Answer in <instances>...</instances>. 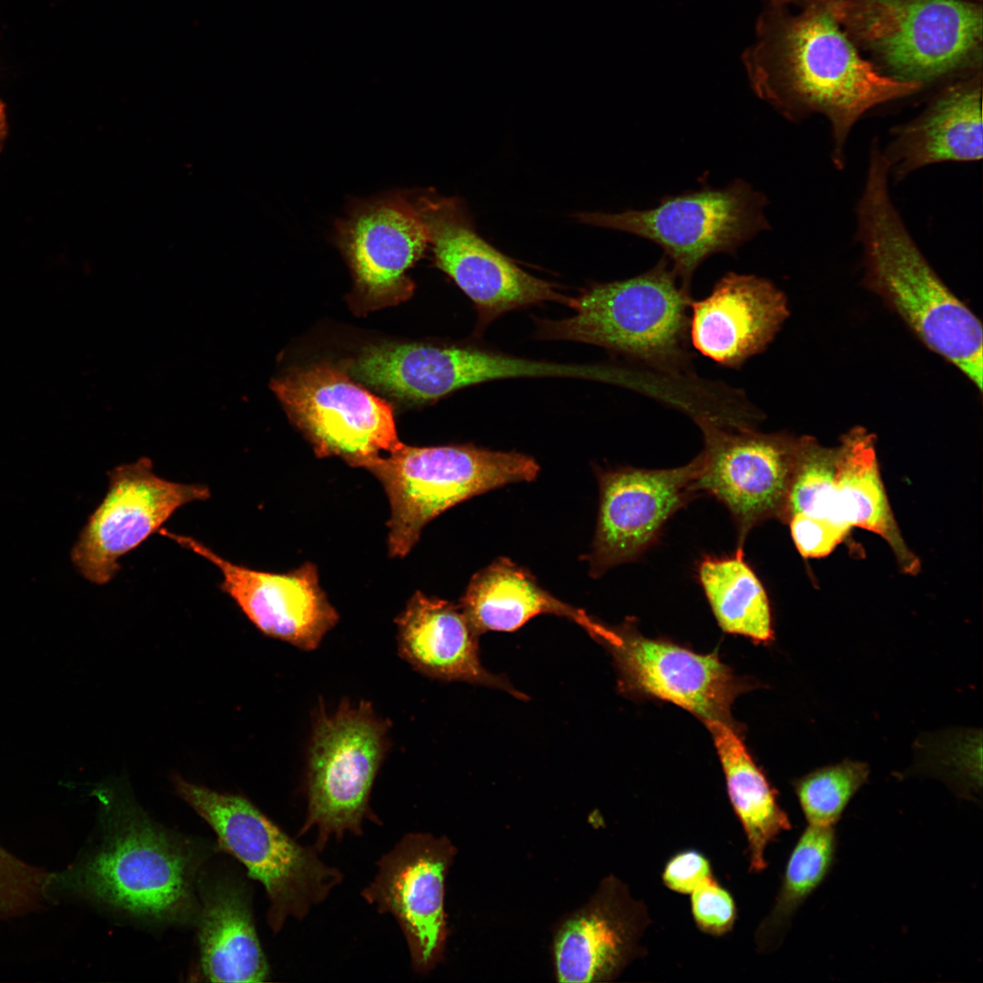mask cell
Masks as SVG:
<instances>
[{
  "label": "cell",
  "instance_id": "obj_26",
  "mask_svg": "<svg viewBox=\"0 0 983 983\" xmlns=\"http://www.w3.org/2000/svg\"><path fill=\"white\" fill-rule=\"evenodd\" d=\"M827 519L849 529L860 527L880 535L894 551L905 573L919 563L907 547L880 477L874 438L857 429L836 449V471Z\"/></svg>",
  "mask_w": 983,
  "mask_h": 983
},
{
  "label": "cell",
  "instance_id": "obj_32",
  "mask_svg": "<svg viewBox=\"0 0 983 983\" xmlns=\"http://www.w3.org/2000/svg\"><path fill=\"white\" fill-rule=\"evenodd\" d=\"M51 874L16 858L0 846V919L37 910L47 898Z\"/></svg>",
  "mask_w": 983,
  "mask_h": 983
},
{
  "label": "cell",
  "instance_id": "obj_10",
  "mask_svg": "<svg viewBox=\"0 0 983 983\" xmlns=\"http://www.w3.org/2000/svg\"><path fill=\"white\" fill-rule=\"evenodd\" d=\"M272 389L319 457L339 456L361 467L402 445L391 406L336 368L292 371Z\"/></svg>",
  "mask_w": 983,
  "mask_h": 983
},
{
  "label": "cell",
  "instance_id": "obj_13",
  "mask_svg": "<svg viewBox=\"0 0 983 983\" xmlns=\"http://www.w3.org/2000/svg\"><path fill=\"white\" fill-rule=\"evenodd\" d=\"M416 200L428 229L434 263L473 302L478 332L515 309L543 301L569 305L570 297L527 273L480 237L460 199L428 193Z\"/></svg>",
  "mask_w": 983,
  "mask_h": 983
},
{
  "label": "cell",
  "instance_id": "obj_9",
  "mask_svg": "<svg viewBox=\"0 0 983 983\" xmlns=\"http://www.w3.org/2000/svg\"><path fill=\"white\" fill-rule=\"evenodd\" d=\"M388 722L370 704L343 701L331 713L319 711L309 751L308 808L299 835L317 830L320 850L330 837L362 833L376 818L370 791L388 748Z\"/></svg>",
  "mask_w": 983,
  "mask_h": 983
},
{
  "label": "cell",
  "instance_id": "obj_11",
  "mask_svg": "<svg viewBox=\"0 0 983 983\" xmlns=\"http://www.w3.org/2000/svg\"><path fill=\"white\" fill-rule=\"evenodd\" d=\"M209 497L204 484L157 476L147 457L115 467L106 496L73 546L72 562L90 583H107L120 570V558L158 532L178 508Z\"/></svg>",
  "mask_w": 983,
  "mask_h": 983
},
{
  "label": "cell",
  "instance_id": "obj_19",
  "mask_svg": "<svg viewBox=\"0 0 983 983\" xmlns=\"http://www.w3.org/2000/svg\"><path fill=\"white\" fill-rule=\"evenodd\" d=\"M521 377L603 380L604 367L535 361L471 347L424 343L388 344L378 362L382 390L410 402L432 401L464 387Z\"/></svg>",
  "mask_w": 983,
  "mask_h": 983
},
{
  "label": "cell",
  "instance_id": "obj_18",
  "mask_svg": "<svg viewBox=\"0 0 983 983\" xmlns=\"http://www.w3.org/2000/svg\"><path fill=\"white\" fill-rule=\"evenodd\" d=\"M650 924L646 906L624 882L605 877L589 900L556 924L552 962L558 982L602 983L618 978L645 954L641 939Z\"/></svg>",
  "mask_w": 983,
  "mask_h": 983
},
{
  "label": "cell",
  "instance_id": "obj_34",
  "mask_svg": "<svg viewBox=\"0 0 983 983\" xmlns=\"http://www.w3.org/2000/svg\"><path fill=\"white\" fill-rule=\"evenodd\" d=\"M787 521L795 545L805 558L828 555L850 531L826 518L805 514L792 515Z\"/></svg>",
  "mask_w": 983,
  "mask_h": 983
},
{
  "label": "cell",
  "instance_id": "obj_15",
  "mask_svg": "<svg viewBox=\"0 0 983 983\" xmlns=\"http://www.w3.org/2000/svg\"><path fill=\"white\" fill-rule=\"evenodd\" d=\"M700 467L699 454L673 469L600 471L596 529L586 558L590 575L599 578L646 551L665 522L697 493Z\"/></svg>",
  "mask_w": 983,
  "mask_h": 983
},
{
  "label": "cell",
  "instance_id": "obj_23",
  "mask_svg": "<svg viewBox=\"0 0 983 983\" xmlns=\"http://www.w3.org/2000/svg\"><path fill=\"white\" fill-rule=\"evenodd\" d=\"M196 889L203 975L212 982L267 980L269 967L257 935L247 883L201 868Z\"/></svg>",
  "mask_w": 983,
  "mask_h": 983
},
{
  "label": "cell",
  "instance_id": "obj_16",
  "mask_svg": "<svg viewBox=\"0 0 983 983\" xmlns=\"http://www.w3.org/2000/svg\"><path fill=\"white\" fill-rule=\"evenodd\" d=\"M360 294L372 305L409 297L408 271L424 255L429 234L417 200L390 192L352 205L335 226Z\"/></svg>",
  "mask_w": 983,
  "mask_h": 983
},
{
  "label": "cell",
  "instance_id": "obj_33",
  "mask_svg": "<svg viewBox=\"0 0 983 983\" xmlns=\"http://www.w3.org/2000/svg\"><path fill=\"white\" fill-rule=\"evenodd\" d=\"M694 922L704 933L722 936L729 932L736 919V907L731 894L714 876L704 880L691 894Z\"/></svg>",
  "mask_w": 983,
  "mask_h": 983
},
{
  "label": "cell",
  "instance_id": "obj_4",
  "mask_svg": "<svg viewBox=\"0 0 983 983\" xmlns=\"http://www.w3.org/2000/svg\"><path fill=\"white\" fill-rule=\"evenodd\" d=\"M692 301L664 256L643 274L598 283L571 298L574 315L540 319L536 335L600 346L677 377L689 367Z\"/></svg>",
  "mask_w": 983,
  "mask_h": 983
},
{
  "label": "cell",
  "instance_id": "obj_2",
  "mask_svg": "<svg viewBox=\"0 0 983 983\" xmlns=\"http://www.w3.org/2000/svg\"><path fill=\"white\" fill-rule=\"evenodd\" d=\"M102 808L96 844L62 879L86 898L133 919L160 925L196 920L204 846L130 802L108 801Z\"/></svg>",
  "mask_w": 983,
  "mask_h": 983
},
{
  "label": "cell",
  "instance_id": "obj_21",
  "mask_svg": "<svg viewBox=\"0 0 983 983\" xmlns=\"http://www.w3.org/2000/svg\"><path fill=\"white\" fill-rule=\"evenodd\" d=\"M788 314L785 294L771 281L728 272L707 297L692 301L689 338L704 356L738 368L766 349Z\"/></svg>",
  "mask_w": 983,
  "mask_h": 983
},
{
  "label": "cell",
  "instance_id": "obj_25",
  "mask_svg": "<svg viewBox=\"0 0 983 983\" xmlns=\"http://www.w3.org/2000/svg\"><path fill=\"white\" fill-rule=\"evenodd\" d=\"M459 606L480 635L490 631H516L541 614L564 617L579 624L593 639L603 625L582 609L552 595L528 570L504 557L474 573Z\"/></svg>",
  "mask_w": 983,
  "mask_h": 983
},
{
  "label": "cell",
  "instance_id": "obj_14",
  "mask_svg": "<svg viewBox=\"0 0 983 983\" xmlns=\"http://www.w3.org/2000/svg\"><path fill=\"white\" fill-rule=\"evenodd\" d=\"M457 851L445 836L410 833L378 862L362 897L397 920L411 963L428 973L443 958L448 935L445 879Z\"/></svg>",
  "mask_w": 983,
  "mask_h": 983
},
{
  "label": "cell",
  "instance_id": "obj_37",
  "mask_svg": "<svg viewBox=\"0 0 983 983\" xmlns=\"http://www.w3.org/2000/svg\"><path fill=\"white\" fill-rule=\"evenodd\" d=\"M811 0H769V3H770V5H775V6H784L785 5H788V4H798V5L801 4V5H806Z\"/></svg>",
  "mask_w": 983,
  "mask_h": 983
},
{
  "label": "cell",
  "instance_id": "obj_35",
  "mask_svg": "<svg viewBox=\"0 0 983 983\" xmlns=\"http://www.w3.org/2000/svg\"><path fill=\"white\" fill-rule=\"evenodd\" d=\"M713 876L708 859L695 850L675 854L663 871L664 884L671 890L691 894L704 880Z\"/></svg>",
  "mask_w": 983,
  "mask_h": 983
},
{
  "label": "cell",
  "instance_id": "obj_28",
  "mask_svg": "<svg viewBox=\"0 0 983 983\" xmlns=\"http://www.w3.org/2000/svg\"><path fill=\"white\" fill-rule=\"evenodd\" d=\"M698 578L721 628L756 642L773 638L768 596L745 560L742 546L728 556H704Z\"/></svg>",
  "mask_w": 983,
  "mask_h": 983
},
{
  "label": "cell",
  "instance_id": "obj_7",
  "mask_svg": "<svg viewBox=\"0 0 983 983\" xmlns=\"http://www.w3.org/2000/svg\"><path fill=\"white\" fill-rule=\"evenodd\" d=\"M821 1L901 81L923 86L966 65L981 46L982 9L971 2Z\"/></svg>",
  "mask_w": 983,
  "mask_h": 983
},
{
  "label": "cell",
  "instance_id": "obj_30",
  "mask_svg": "<svg viewBox=\"0 0 983 983\" xmlns=\"http://www.w3.org/2000/svg\"><path fill=\"white\" fill-rule=\"evenodd\" d=\"M868 775L867 764L846 759L796 780L795 792L807 825L835 826Z\"/></svg>",
  "mask_w": 983,
  "mask_h": 983
},
{
  "label": "cell",
  "instance_id": "obj_24",
  "mask_svg": "<svg viewBox=\"0 0 983 983\" xmlns=\"http://www.w3.org/2000/svg\"><path fill=\"white\" fill-rule=\"evenodd\" d=\"M979 80L948 86L917 117L891 131L892 139L882 150L895 180L932 164L982 158Z\"/></svg>",
  "mask_w": 983,
  "mask_h": 983
},
{
  "label": "cell",
  "instance_id": "obj_31",
  "mask_svg": "<svg viewBox=\"0 0 983 983\" xmlns=\"http://www.w3.org/2000/svg\"><path fill=\"white\" fill-rule=\"evenodd\" d=\"M836 471V449L810 439L796 442L794 470L781 518L795 514L826 518Z\"/></svg>",
  "mask_w": 983,
  "mask_h": 983
},
{
  "label": "cell",
  "instance_id": "obj_36",
  "mask_svg": "<svg viewBox=\"0 0 983 983\" xmlns=\"http://www.w3.org/2000/svg\"><path fill=\"white\" fill-rule=\"evenodd\" d=\"M5 133H6V117H5V113L4 105L0 101V147L2 146V143H3L4 139H5Z\"/></svg>",
  "mask_w": 983,
  "mask_h": 983
},
{
  "label": "cell",
  "instance_id": "obj_27",
  "mask_svg": "<svg viewBox=\"0 0 983 983\" xmlns=\"http://www.w3.org/2000/svg\"><path fill=\"white\" fill-rule=\"evenodd\" d=\"M712 734L724 769L727 794L745 831L749 870L767 867L765 850L781 833L791 828L776 794L756 766L735 731L722 721H704Z\"/></svg>",
  "mask_w": 983,
  "mask_h": 983
},
{
  "label": "cell",
  "instance_id": "obj_8",
  "mask_svg": "<svg viewBox=\"0 0 983 983\" xmlns=\"http://www.w3.org/2000/svg\"><path fill=\"white\" fill-rule=\"evenodd\" d=\"M764 193L743 179L722 188L705 186L662 198L656 207L621 213L585 212L583 223L624 231L664 251L681 284L690 290L695 270L709 257L735 255L758 233L770 230Z\"/></svg>",
  "mask_w": 983,
  "mask_h": 983
},
{
  "label": "cell",
  "instance_id": "obj_5",
  "mask_svg": "<svg viewBox=\"0 0 983 983\" xmlns=\"http://www.w3.org/2000/svg\"><path fill=\"white\" fill-rule=\"evenodd\" d=\"M383 486L390 505L388 547L404 557L428 522L461 502L507 484L532 481L536 461L517 451L471 444L412 447L404 443L361 466Z\"/></svg>",
  "mask_w": 983,
  "mask_h": 983
},
{
  "label": "cell",
  "instance_id": "obj_20",
  "mask_svg": "<svg viewBox=\"0 0 983 983\" xmlns=\"http://www.w3.org/2000/svg\"><path fill=\"white\" fill-rule=\"evenodd\" d=\"M598 642L610 650L625 688L672 702L704 721L728 719L738 686L715 655L644 638L628 625L606 626Z\"/></svg>",
  "mask_w": 983,
  "mask_h": 983
},
{
  "label": "cell",
  "instance_id": "obj_29",
  "mask_svg": "<svg viewBox=\"0 0 983 983\" xmlns=\"http://www.w3.org/2000/svg\"><path fill=\"white\" fill-rule=\"evenodd\" d=\"M836 846L835 826L807 825L800 835L788 858L775 904L755 931L759 953H770L781 946L795 913L830 872Z\"/></svg>",
  "mask_w": 983,
  "mask_h": 983
},
{
  "label": "cell",
  "instance_id": "obj_12",
  "mask_svg": "<svg viewBox=\"0 0 983 983\" xmlns=\"http://www.w3.org/2000/svg\"><path fill=\"white\" fill-rule=\"evenodd\" d=\"M694 421L704 440L695 489L727 508L742 546L755 526L782 517L796 442L758 432L753 427L720 424L708 416H698Z\"/></svg>",
  "mask_w": 983,
  "mask_h": 983
},
{
  "label": "cell",
  "instance_id": "obj_1",
  "mask_svg": "<svg viewBox=\"0 0 983 983\" xmlns=\"http://www.w3.org/2000/svg\"><path fill=\"white\" fill-rule=\"evenodd\" d=\"M758 17L742 56L755 94L791 122L820 115L828 122L831 158L846 161L848 137L871 108L917 93L922 85L878 72L863 59L821 0L798 15L772 5Z\"/></svg>",
  "mask_w": 983,
  "mask_h": 983
},
{
  "label": "cell",
  "instance_id": "obj_3",
  "mask_svg": "<svg viewBox=\"0 0 983 983\" xmlns=\"http://www.w3.org/2000/svg\"><path fill=\"white\" fill-rule=\"evenodd\" d=\"M888 177V163L873 139L856 208L868 279L927 347L981 390L982 326L921 253L892 201Z\"/></svg>",
  "mask_w": 983,
  "mask_h": 983
},
{
  "label": "cell",
  "instance_id": "obj_6",
  "mask_svg": "<svg viewBox=\"0 0 983 983\" xmlns=\"http://www.w3.org/2000/svg\"><path fill=\"white\" fill-rule=\"evenodd\" d=\"M177 793L213 829L267 893L268 923L279 932L289 917L301 919L342 881L309 846L297 843L248 799L175 778Z\"/></svg>",
  "mask_w": 983,
  "mask_h": 983
},
{
  "label": "cell",
  "instance_id": "obj_22",
  "mask_svg": "<svg viewBox=\"0 0 983 983\" xmlns=\"http://www.w3.org/2000/svg\"><path fill=\"white\" fill-rule=\"evenodd\" d=\"M396 623L400 655L415 670L442 681L485 685L526 698L505 677L483 667L480 634L459 604L416 592Z\"/></svg>",
  "mask_w": 983,
  "mask_h": 983
},
{
  "label": "cell",
  "instance_id": "obj_17",
  "mask_svg": "<svg viewBox=\"0 0 983 983\" xmlns=\"http://www.w3.org/2000/svg\"><path fill=\"white\" fill-rule=\"evenodd\" d=\"M158 532L213 563L222 575L221 591L269 636L312 651L339 621L311 562L285 573L258 571L231 562L191 536L166 528Z\"/></svg>",
  "mask_w": 983,
  "mask_h": 983
}]
</instances>
